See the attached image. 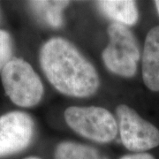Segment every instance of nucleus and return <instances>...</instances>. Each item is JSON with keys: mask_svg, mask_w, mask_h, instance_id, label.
Listing matches in <instances>:
<instances>
[{"mask_svg": "<svg viewBox=\"0 0 159 159\" xmlns=\"http://www.w3.org/2000/svg\"><path fill=\"white\" fill-rule=\"evenodd\" d=\"M39 62L50 83L66 96L89 97L99 88V76L94 66L65 38L48 40L41 47Z\"/></svg>", "mask_w": 159, "mask_h": 159, "instance_id": "1", "label": "nucleus"}, {"mask_svg": "<svg viewBox=\"0 0 159 159\" xmlns=\"http://www.w3.org/2000/svg\"><path fill=\"white\" fill-rule=\"evenodd\" d=\"M1 80L6 96L20 107H34L43 97L39 75L23 58L12 57L1 71Z\"/></svg>", "mask_w": 159, "mask_h": 159, "instance_id": "2", "label": "nucleus"}, {"mask_svg": "<svg viewBox=\"0 0 159 159\" xmlns=\"http://www.w3.org/2000/svg\"><path fill=\"white\" fill-rule=\"evenodd\" d=\"M109 43L102 51L104 66L112 74L124 78L134 77L140 59L136 38L127 27L112 22L107 29Z\"/></svg>", "mask_w": 159, "mask_h": 159, "instance_id": "3", "label": "nucleus"}, {"mask_svg": "<svg viewBox=\"0 0 159 159\" xmlns=\"http://www.w3.org/2000/svg\"><path fill=\"white\" fill-rule=\"evenodd\" d=\"M68 126L93 142L108 143L116 138L119 128L117 119L107 109L97 106H71L64 112Z\"/></svg>", "mask_w": 159, "mask_h": 159, "instance_id": "4", "label": "nucleus"}, {"mask_svg": "<svg viewBox=\"0 0 159 159\" xmlns=\"http://www.w3.org/2000/svg\"><path fill=\"white\" fill-rule=\"evenodd\" d=\"M120 140L126 149L143 153L159 145V130L126 104L116 108Z\"/></svg>", "mask_w": 159, "mask_h": 159, "instance_id": "5", "label": "nucleus"}, {"mask_svg": "<svg viewBox=\"0 0 159 159\" xmlns=\"http://www.w3.org/2000/svg\"><path fill=\"white\" fill-rule=\"evenodd\" d=\"M34 135V122L24 111H10L0 116V157L24 150Z\"/></svg>", "mask_w": 159, "mask_h": 159, "instance_id": "6", "label": "nucleus"}, {"mask_svg": "<svg viewBox=\"0 0 159 159\" xmlns=\"http://www.w3.org/2000/svg\"><path fill=\"white\" fill-rule=\"evenodd\" d=\"M142 79L149 90L159 92V26L148 32L142 59Z\"/></svg>", "mask_w": 159, "mask_h": 159, "instance_id": "7", "label": "nucleus"}, {"mask_svg": "<svg viewBox=\"0 0 159 159\" xmlns=\"http://www.w3.org/2000/svg\"><path fill=\"white\" fill-rule=\"evenodd\" d=\"M96 4L102 14L115 23L129 27L135 25L139 20V11L134 1L101 0Z\"/></svg>", "mask_w": 159, "mask_h": 159, "instance_id": "8", "label": "nucleus"}, {"mask_svg": "<svg viewBox=\"0 0 159 159\" xmlns=\"http://www.w3.org/2000/svg\"><path fill=\"white\" fill-rule=\"evenodd\" d=\"M54 159H110L97 148L80 142L65 141L57 145Z\"/></svg>", "mask_w": 159, "mask_h": 159, "instance_id": "9", "label": "nucleus"}, {"mask_svg": "<svg viewBox=\"0 0 159 159\" xmlns=\"http://www.w3.org/2000/svg\"><path fill=\"white\" fill-rule=\"evenodd\" d=\"M29 6L34 12L48 26L58 29L64 22L63 11L70 4L69 1H31Z\"/></svg>", "mask_w": 159, "mask_h": 159, "instance_id": "10", "label": "nucleus"}, {"mask_svg": "<svg viewBox=\"0 0 159 159\" xmlns=\"http://www.w3.org/2000/svg\"><path fill=\"white\" fill-rule=\"evenodd\" d=\"M13 41L11 34L6 30L0 29V71L12 58Z\"/></svg>", "mask_w": 159, "mask_h": 159, "instance_id": "11", "label": "nucleus"}, {"mask_svg": "<svg viewBox=\"0 0 159 159\" xmlns=\"http://www.w3.org/2000/svg\"><path fill=\"white\" fill-rule=\"evenodd\" d=\"M119 159H156L152 155L148 153H133L123 156Z\"/></svg>", "mask_w": 159, "mask_h": 159, "instance_id": "12", "label": "nucleus"}, {"mask_svg": "<svg viewBox=\"0 0 159 159\" xmlns=\"http://www.w3.org/2000/svg\"><path fill=\"white\" fill-rule=\"evenodd\" d=\"M155 6H156V8H157V12H158V14H159V0H157V1H155Z\"/></svg>", "mask_w": 159, "mask_h": 159, "instance_id": "13", "label": "nucleus"}, {"mask_svg": "<svg viewBox=\"0 0 159 159\" xmlns=\"http://www.w3.org/2000/svg\"><path fill=\"white\" fill-rule=\"evenodd\" d=\"M25 159H41L39 157H27V158Z\"/></svg>", "mask_w": 159, "mask_h": 159, "instance_id": "14", "label": "nucleus"}]
</instances>
